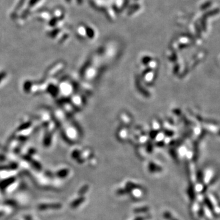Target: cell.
I'll use <instances>...</instances> for the list:
<instances>
[{"mask_svg":"<svg viewBox=\"0 0 220 220\" xmlns=\"http://www.w3.org/2000/svg\"><path fill=\"white\" fill-rule=\"evenodd\" d=\"M40 0H30L29 3V6H34L37 3H38Z\"/></svg>","mask_w":220,"mask_h":220,"instance_id":"cell-5","label":"cell"},{"mask_svg":"<svg viewBox=\"0 0 220 220\" xmlns=\"http://www.w3.org/2000/svg\"><path fill=\"white\" fill-rule=\"evenodd\" d=\"M127 187L129 188H132V189H134V188H140V185H138L136 184H135L133 183H131V182H127Z\"/></svg>","mask_w":220,"mask_h":220,"instance_id":"cell-3","label":"cell"},{"mask_svg":"<svg viewBox=\"0 0 220 220\" xmlns=\"http://www.w3.org/2000/svg\"><path fill=\"white\" fill-rule=\"evenodd\" d=\"M148 211V208L147 207H142V208H138L135 210V212L136 213H141V212H145Z\"/></svg>","mask_w":220,"mask_h":220,"instance_id":"cell-4","label":"cell"},{"mask_svg":"<svg viewBox=\"0 0 220 220\" xmlns=\"http://www.w3.org/2000/svg\"><path fill=\"white\" fill-rule=\"evenodd\" d=\"M163 217L168 220H177L176 218H175L169 212H165L163 213Z\"/></svg>","mask_w":220,"mask_h":220,"instance_id":"cell-1","label":"cell"},{"mask_svg":"<svg viewBox=\"0 0 220 220\" xmlns=\"http://www.w3.org/2000/svg\"><path fill=\"white\" fill-rule=\"evenodd\" d=\"M130 192V189L127 187L125 189H120V190H119L117 192V193L119 194V195H121V194H127V193H129Z\"/></svg>","mask_w":220,"mask_h":220,"instance_id":"cell-2","label":"cell"},{"mask_svg":"<svg viewBox=\"0 0 220 220\" xmlns=\"http://www.w3.org/2000/svg\"><path fill=\"white\" fill-rule=\"evenodd\" d=\"M135 220H144V218L143 217H138Z\"/></svg>","mask_w":220,"mask_h":220,"instance_id":"cell-6","label":"cell"}]
</instances>
